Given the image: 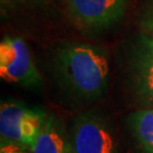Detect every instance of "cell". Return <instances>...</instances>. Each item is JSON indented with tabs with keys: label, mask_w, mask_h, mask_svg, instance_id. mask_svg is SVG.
Wrapping results in <instances>:
<instances>
[{
	"label": "cell",
	"mask_w": 153,
	"mask_h": 153,
	"mask_svg": "<svg viewBox=\"0 0 153 153\" xmlns=\"http://www.w3.org/2000/svg\"><path fill=\"white\" fill-rule=\"evenodd\" d=\"M56 71L62 86L81 100L102 95L109 81V64L103 51L90 44H68L56 56Z\"/></svg>",
	"instance_id": "1"
},
{
	"label": "cell",
	"mask_w": 153,
	"mask_h": 153,
	"mask_svg": "<svg viewBox=\"0 0 153 153\" xmlns=\"http://www.w3.org/2000/svg\"><path fill=\"white\" fill-rule=\"evenodd\" d=\"M47 116L42 110L28 108L15 101H6L0 107L1 144L15 143L30 149L41 131Z\"/></svg>",
	"instance_id": "2"
},
{
	"label": "cell",
	"mask_w": 153,
	"mask_h": 153,
	"mask_svg": "<svg viewBox=\"0 0 153 153\" xmlns=\"http://www.w3.org/2000/svg\"><path fill=\"white\" fill-rule=\"evenodd\" d=\"M0 76L6 82L25 86L41 84L26 43L19 38H6L0 43Z\"/></svg>",
	"instance_id": "3"
},
{
	"label": "cell",
	"mask_w": 153,
	"mask_h": 153,
	"mask_svg": "<svg viewBox=\"0 0 153 153\" xmlns=\"http://www.w3.org/2000/svg\"><path fill=\"white\" fill-rule=\"evenodd\" d=\"M71 142L73 153H117L112 131L101 117L94 114L77 117Z\"/></svg>",
	"instance_id": "4"
},
{
	"label": "cell",
	"mask_w": 153,
	"mask_h": 153,
	"mask_svg": "<svg viewBox=\"0 0 153 153\" xmlns=\"http://www.w3.org/2000/svg\"><path fill=\"white\" fill-rule=\"evenodd\" d=\"M128 0H67L74 21L85 28L109 26L125 13Z\"/></svg>",
	"instance_id": "5"
},
{
	"label": "cell",
	"mask_w": 153,
	"mask_h": 153,
	"mask_svg": "<svg viewBox=\"0 0 153 153\" xmlns=\"http://www.w3.org/2000/svg\"><path fill=\"white\" fill-rule=\"evenodd\" d=\"M30 153H73L61 123L55 117H47L38 137L28 149Z\"/></svg>",
	"instance_id": "6"
},
{
	"label": "cell",
	"mask_w": 153,
	"mask_h": 153,
	"mask_svg": "<svg viewBox=\"0 0 153 153\" xmlns=\"http://www.w3.org/2000/svg\"><path fill=\"white\" fill-rule=\"evenodd\" d=\"M129 125L144 153H153V109H141L129 117Z\"/></svg>",
	"instance_id": "7"
},
{
	"label": "cell",
	"mask_w": 153,
	"mask_h": 153,
	"mask_svg": "<svg viewBox=\"0 0 153 153\" xmlns=\"http://www.w3.org/2000/svg\"><path fill=\"white\" fill-rule=\"evenodd\" d=\"M137 82L141 94L153 103V56L148 53L138 64Z\"/></svg>",
	"instance_id": "8"
},
{
	"label": "cell",
	"mask_w": 153,
	"mask_h": 153,
	"mask_svg": "<svg viewBox=\"0 0 153 153\" xmlns=\"http://www.w3.org/2000/svg\"><path fill=\"white\" fill-rule=\"evenodd\" d=\"M0 153H30V150L15 143H4L0 146Z\"/></svg>",
	"instance_id": "9"
},
{
	"label": "cell",
	"mask_w": 153,
	"mask_h": 153,
	"mask_svg": "<svg viewBox=\"0 0 153 153\" xmlns=\"http://www.w3.org/2000/svg\"><path fill=\"white\" fill-rule=\"evenodd\" d=\"M143 24H144V27L150 32V34H153V0L149 7L148 13L145 14V18H144Z\"/></svg>",
	"instance_id": "10"
},
{
	"label": "cell",
	"mask_w": 153,
	"mask_h": 153,
	"mask_svg": "<svg viewBox=\"0 0 153 153\" xmlns=\"http://www.w3.org/2000/svg\"><path fill=\"white\" fill-rule=\"evenodd\" d=\"M146 44H148V52H149V55L153 56V34H151V38L148 39V41H146Z\"/></svg>",
	"instance_id": "11"
}]
</instances>
